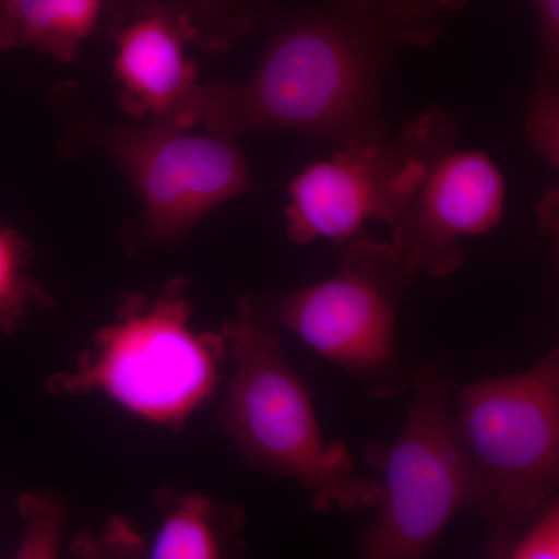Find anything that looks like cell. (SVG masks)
I'll return each instance as SVG.
<instances>
[{"mask_svg": "<svg viewBox=\"0 0 559 559\" xmlns=\"http://www.w3.org/2000/svg\"><path fill=\"white\" fill-rule=\"evenodd\" d=\"M246 83L207 84L202 121L212 134L288 130L331 148L388 138L385 76L404 47H429L440 11L425 0H320L278 14Z\"/></svg>", "mask_w": 559, "mask_h": 559, "instance_id": "1", "label": "cell"}, {"mask_svg": "<svg viewBox=\"0 0 559 559\" xmlns=\"http://www.w3.org/2000/svg\"><path fill=\"white\" fill-rule=\"evenodd\" d=\"M417 275L392 242L359 237L345 245L336 275L275 297L266 314L373 399H389L417 377L399 347L400 308Z\"/></svg>", "mask_w": 559, "mask_h": 559, "instance_id": "5", "label": "cell"}, {"mask_svg": "<svg viewBox=\"0 0 559 559\" xmlns=\"http://www.w3.org/2000/svg\"><path fill=\"white\" fill-rule=\"evenodd\" d=\"M414 390L400 436L366 452L381 488L377 518L360 540L367 558L426 557L457 511L469 509L468 469L448 381L429 366L417 371Z\"/></svg>", "mask_w": 559, "mask_h": 559, "instance_id": "6", "label": "cell"}, {"mask_svg": "<svg viewBox=\"0 0 559 559\" xmlns=\"http://www.w3.org/2000/svg\"><path fill=\"white\" fill-rule=\"evenodd\" d=\"M525 138L540 159L559 171V81L539 69L525 116Z\"/></svg>", "mask_w": 559, "mask_h": 559, "instance_id": "15", "label": "cell"}, {"mask_svg": "<svg viewBox=\"0 0 559 559\" xmlns=\"http://www.w3.org/2000/svg\"><path fill=\"white\" fill-rule=\"evenodd\" d=\"M106 0H0V46L33 47L70 62L98 28Z\"/></svg>", "mask_w": 559, "mask_h": 559, "instance_id": "11", "label": "cell"}, {"mask_svg": "<svg viewBox=\"0 0 559 559\" xmlns=\"http://www.w3.org/2000/svg\"><path fill=\"white\" fill-rule=\"evenodd\" d=\"M425 2L429 3L433 9L439 10L440 13H443V11H459L465 9L473 0H425Z\"/></svg>", "mask_w": 559, "mask_h": 559, "instance_id": "20", "label": "cell"}, {"mask_svg": "<svg viewBox=\"0 0 559 559\" xmlns=\"http://www.w3.org/2000/svg\"><path fill=\"white\" fill-rule=\"evenodd\" d=\"M425 173L417 127L389 139L333 148L289 183L286 231L290 241L358 240L369 221L392 226L409 204Z\"/></svg>", "mask_w": 559, "mask_h": 559, "instance_id": "9", "label": "cell"}, {"mask_svg": "<svg viewBox=\"0 0 559 559\" xmlns=\"http://www.w3.org/2000/svg\"><path fill=\"white\" fill-rule=\"evenodd\" d=\"M164 503V520L151 543V558L223 557L227 539L241 521L237 510H224L201 495L171 496Z\"/></svg>", "mask_w": 559, "mask_h": 559, "instance_id": "12", "label": "cell"}, {"mask_svg": "<svg viewBox=\"0 0 559 559\" xmlns=\"http://www.w3.org/2000/svg\"><path fill=\"white\" fill-rule=\"evenodd\" d=\"M538 14L540 28V68L559 73V0H530Z\"/></svg>", "mask_w": 559, "mask_h": 559, "instance_id": "18", "label": "cell"}, {"mask_svg": "<svg viewBox=\"0 0 559 559\" xmlns=\"http://www.w3.org/2000/svg\"><path fill=\"white\" fill-rule=\"evenodd\" d=\"M223 333L235 369L221 429L246 465L293 480L320 513L377 509L380 484L358 476L347 448L323 436L310 389L289 366L266 312L245 300Z\"/></svg>", "mask_w": 559, "mask_h": 559, "instance_id": "2", "label": "cell"}, {"mask_svg": "<svg viewBox=\"0 0 559 559\" xmlns=\"http://www.w3.org/2000/svg\"><path fill=\"white\" fill-rule=\"evenodd\" d=\"M108 35L116 44L120 108L128 116L179 131L202 121L207 84L187 58L194 35L186 20L170 10H140L110 21Z\"/></svg>", "mask_w": 559, "mask_h": 559, "instance_id": "10", "label": "cell"}, {"mask_svg": "<svg viewBox=\"0 0 559 559\" xmlns=\"http://www.w3.org/2000/svg\"><path fill=\"white\" fill-rule=\"evenodd\" d=\"M227 355L224 333L194 329L186 280L175 278L156 297H127L50 389L100 393L134 417L178 429L215 392Z\"/></svg>", "mask_w": 559, "mask_h": 559, "instance_id": "4", "label": "cell"}, {"mask_svg": "<svg viewBox=\"0 0 559 559\" xmlns=\"http://www.w3.org/2000/svg\"><path fill=\"white\" fill-rule=\"evenodd\" d=\"M454 426L469 509L489 530L491 557L559 500V348L532 369L455 385Z\"/></svg>", "mask_w": 559, "mask_h": 559, "instance_id": "3", "label": "cell"}, {"mask_svg": "<svg viewBox=\"0 0 559 559\" xmlns=\"http://www.w3.org/2000/svg\"><path fill=\"white\" fill-rule=\"evenodd\" d=\"M425 173L409 204L392 224V246L417 272L450 277L462 266V240L502 221L506 180L481 151L459 150L454 117L426 110L414 120Z\"/></svg>", "mask_w": 559, "mask_h": 559, "instance_id": "8", "label": "cell"}, {"mask_svg": "<svg viewBox=\"0 0 559 559\" xmlns=\"http://www.w3.org/2000/svg\"><path fill=\"white\" fill-rule=\"evenodd\" d=\"M21 509L28 518V532L22 543L20 557H53L58 551L61 533V507L50 498L25 496Z\"/></svg>", "mask_w": 559, "mask_h": 559, "instance_id": "16", "label": "cell"}, {"mask_svg": "<svg viewBox=\"0 0 559 559\" xmlns=\"http://www.w3.org/2000/svg\"><path fill=\"white\" fill-rule=\"evenodd\" d=\"M538 219L540 227L554 241L559 270V189L546 191L538 204Z\"/></svg>", "mask_w": 559, "mask_h": 559, "instance_id": "19", "label": "cell"}, {"mask_svg": "<svg viewBox=\"0 0 559 559\" xmlns=\"http://www.w3.org/2000/svg\"><path fill=\"white\" fill-rule=\"evenodd\" d=\"M80 128L83 142L108 153L130 178L143 207L135 230L148 245L180 240L212 210L250 190L248 160L237 139L102 120L83 121Z\"/></svg>", "mask_w": 559, "mask_h": 559, "instance_id": "7", "label": "cell"}, {"mask_svg": "<svg viewBox=\"0 0 559 559\" xmlns=\"http://www.w3.org/2000/svg\"><path fill=\"white\" fill-rule=\"evenodd\" d=\"M507 558L558 559L559 558V500L543 513L514 540Z\"/></svg>", "mask_w": 559, "mask_h": 559, "instance_id": "17", "label": "cell"}, {"mask_svg": "<svg viewBox=\"0 0 559 559\" xmlns=\"http://www.w3.org/2000/svg\"><path fill=\"white\" fill-rule=\"evenodd\" d=\"M146 9L179 14L193 31L194 46L205 51L229 49L275 10L271 0H106L110 21Z\"/></svg>", "mask_w": 559, "mask_h": 559, "instance_id": "13", "label": "cell"}, {"mask_svg": "<svg viewBox=\"0 0 559 559\" xmlns=\"http://www.w3.org/2000/svg\"><path fill=\"white\" fill-rule=\"evenodd\" d=\"M31 260L27 245L14 231L0 226V326L10 331L21 325L31 305H46L44 290L25 274Z\"/></svg>", "mask_w": 559, "mask_h": 559, "instance_id": "14", "label": "cell"}]
</instances>
